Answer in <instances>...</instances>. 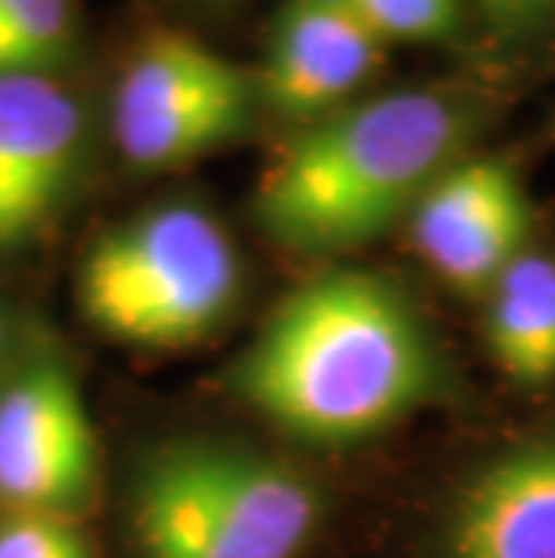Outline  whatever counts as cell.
Listing matches in <instances>:
<instances>
[{"instance_id": "6da1fadb", "label": "cell", "mask_w": 555, "mask_h": 558, "mask_svg": "<svg viewBox=\"0 0 555 558\" xmlns=\"http://www.w3.org/2000/svg\"><path fill=\"white\" fill-rule=\"evenodd\" d=\"M228 389L281 436L350 450L441 400L447 361L394 281L336 267L267 314L234 357Z\"/></svg>"}, {"instance_id": "7a4b0ae2", "label": "cell", "mask_w": 555, "mask_h": 558, "mask_svg": "<svg viewBox=\"0 0 555 558\" xmlns=\"http://www.w3.org/2000/svg\"><path fill=\"white\" fill-rule=\"evenodd\" d=\"M476 120L436 87H400L306 123L253 192V220L300 259H339L375 242L462 159Z\"/></svg>"}, {"instance_id": "3957f363", "label": "cell", "mask_w": 555, "mask_h": 558, "mask_svg": "<svg viewBox=\"0 0 555 558\" xmlns=\"http://www.w3.org/2000/svg\"><path fill=\"white\" fill-rule=\"evenodd\" d=\"M325 494L292 461L220 436H173L137 458L126 530L137 558H300Z\"/></svg>"}, {"instance_id": "277c9868", "label": "cell", "mask_w": 555, "mask_h": 558, "mask_svg": "<svg viewBox=\"0 0 555 558\" xmlns=\"http://www.w3.org/2000/svg\"><path fill=\"white\" fill-rule=\"evenodd\" d=\"M242 253L198 202L167 198L94 234L76 264V306L120 347L184 350L242 300Z\"/></svg>"}, {"instance_id": "5b68a950", "label": "cell", "mask_w": 555, "mask_h": 558, "mask_svg": "<svg viewBox=\"0 0 555 558\" xmlns=\"http://www.w3.org/2000/svg\"><path fill=\"white\" fill-rule=\"evenodd\" d=\"M256 76L188 33L134 44L109 94V137L137 173H167L231 145L253 123Z\"/></svg>"}, {"instance_id": "8992f818", "label": "cell", "mask_w": 555, "mask_h": 558, "mask_svg": "<svg viewBox=\"0 0 555 558\" xmlns=\"http://www.w3.org/2000/svg\"><path fill=\"white\" fill-rule=\"evenodd\" d=\"M101 447L76 367L55 347L19 350L0 378V512L87 519Z\"/></svg>"}, {"instance_id": "52a82bcc", "label": "cell", "mask_w": 555, "mask_h": 558, "mask_svg": "<svg viewBox=\"0 0 555 558\" xmlns=\"http://www.w3.org/2000/svg\"><path fill=\"white\" fill-rule=\"evenodd\" d=\"M94 120L69 76H0V259L47 242L84 187Z\"/></svg>"}, {"instance_id": "ba28073f", "label": "cell", "mask_w": 555, "mask_h": 558, "mask_svg": "<svg viewBox=\"0 0 555 558\" xmlns=\"http://www.w3.org/2000/svg\"><path fill=\"white\" fill-rule=\"evenodd\" d=\"M534 209L509 159L472 156L436 177L408 213L415 256L466 295L487 289L530 248Z\"/></svg>"}, {"instance_id": "9c48e42d", "label": "cell", "mask_w": 555, "mask_h": 558, "mask_svg": "<svg viewBox=\"0 0 555 558\" xmlns=\"http://www.w3.org/2000/svg\"><path fill=\"white\" fill-rule=\"evenodd\" d=\"M386 44L347 0H281L256 73L260 101L297 123L339 112L383 65Z\"/></svg>"}, {"instance_id": "30bf717a", "label": "cell", "mask_w": 555, "mask_h": 558, "mask_svg": "<svg viewBox=\"0 0 555 558\" xmlns=\"http://www.w3.org/2000/svg\"><path fill=\"white\" fill-rule=\"evenodd\" d=\"M441 558H555V429L480 461L441 515Z\"/></svg>"}, {"instance_id": "8fae6325", "label": "cell", "mask_w": 555, "mask_h": 558, "mask_svg": "<svg viewBox=\"0 0 555 558\" xmlns=\"http://www.w3.org/2000/svg\"><path fill=\"white\" fill-rule=\"evenodd\" d=\"M483 339L519 386L555 383V256L527 248L483 295Z\"/></svg>"}, {"instance_id": "7c38bea8", "label": "cell", "mask_w": 555, "mask_h": 558, "mask_svg": "<svg viewBox=\"0 0 555 558\" xmlns=\"http://www.w3.org/2000/svg\"><path fill=\"white\" fill-rule=\"evenodd\" d=\"M76 47V0H0V76H62Z\"/></svg>"}, {"instance_id": "4fadbf2b", "label": "cell", "mask_w": 555, "mask_h": 558, "mask_svg": "<svg viewBox=\"0 0 555 558\" xmlns=\"http://www.w3.org/2000/svg\"><path fill=\"white\" fill-rule=\"evenodd\" d=\"M383 44H433L455 29L462 0H347Z\"/></svg>"}, {"instance_id": "5bb4252c", "label": "cell", "mask_w": 555, "mask_h": 558, "mask_svg": "<svg viewBox=\"0 0 555 558\" xmlns=\"http://www.w3.org/2000/svg\"><path fill=\"white\" fill-rule=\"evenodd\" d=\"M0 558H94L84 519L0 512Z\"/></svg>"}, {"instance_id": "9a60e30c", "label": "cell", "mask_w": 555, "mask_h": 558, "mask_svg": "<svg viewBox=\"0 0 555 558\" xmlns=\"http://www.w3.org/2000/svg\"><path fill=\"white\" fill-rule=\"evenodd\" d=\"M22 342H19V331H15V317H11V311L4 303H0V378L8 375L11 361L19 357Z\"/></svg>"}, {"instance_id": "2e32d148", "label": "cell", "mask_w": 555, "mask_h": 558, "mask_svg": "<svg viewBox=\"0 0 555 558\" xmlns=\"http://www.w3.org/2000/svg\"><path fill=\"white\" fill-rule=\"evenodd\" d=\"M494 15H505V19H523V15H534L538 8H548L555 0H483Z\"/></svg>"}, {"instance_id": "e0dca14e", "label": "cell", "mask_w": 555, "mask_h": 558, "mask_svg": "<svg viewBox=\"0 0 555 558\" xmlns=\"http://www.w3.org/2000/svg\"><path fill=\"white\" fill-rule=\"evenodd\" d=\"M198 4H228V0H198Z\"/></svg>"}]
</instances>
